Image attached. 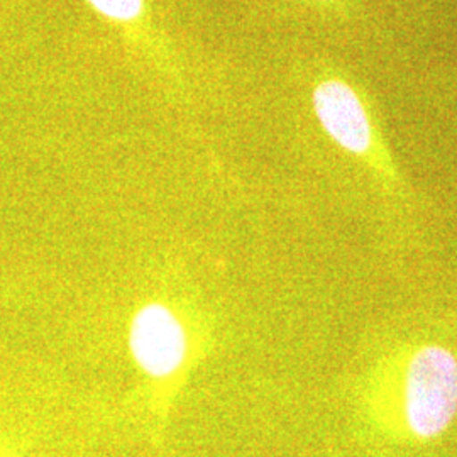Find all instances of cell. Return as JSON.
<instances>
[{
	"mask_svg": "<svg viewBox=\"0 0 457 457\" xmlns=\"http://www.w3.org/2000/svg\"><path fill=\"white\" fill-rule=\"evenodd\" d=\"M405 420L419 439H436L457 415V358L445 347L428 344L409 362L405 375Z\"/></svg>",
	"mask_w": 457,
	"mask_h": 457,
	"instance_id": "cell-1",
	"label": "cell"
},
{
	"mask_svg": "<svg viewBox=\"0 0 457 457\" xmlns=\"http://www.w3.org/2000/svg\"><path fill=\"white\" fill-rule=\"evenodd\" d=\"M313 109L324 131L347 153L395 179L371 111L360 92L343 79H326L313 90Z\"/></svg>",
	"mask_w": 457,
	"mask_h": 457,
	"instance_id": "cell-2",
	"label": "cell"
},
{
	"mask_svg": "<svg viewBox=\"0 0 457 457\" xmlns=\"http://www.w3.org/2000/svg\"><path fill=\"white\" fill-rule=\"evenodd\" d=\"M128 345L136 366L153 379L177 375L190 353L187 327L160 302H149L132 315Z\"/></svg>",
	"mask_w": 457,
	"mask_h": 457,
	"instance_id": "cell-3",
	"label": "cell"
},
{
	"mask_svg": "<svg viewBox=\"0 0 457 457\" xmlns=\"http://www.w3.org/2000/svg\"><path fill=\"white\" fill-rule=\"evenodd\" d=\"M100 14L117 19L129 21L139 16L143 9V0H88Z\"/></svg>",
	"mask_w": 457,
	"mask_h": 457,
	"instance_id": "cell-4",
	"label": "cell"
},
{
	"mask_svg": "<svg viewBox=\"0 0 457 457\" xmlns=\"http://www.w3.org/2000/svg\"><path fill=\"white\" fill-rule=\"evenodd\" d=\"M330 2H334V0H330Z\"/></svg>",
	"mask_w": 457,
	"mask_h": 457,
	"instance_id": "cell-5",
	"label": "cell"
}]
</instances>
